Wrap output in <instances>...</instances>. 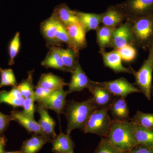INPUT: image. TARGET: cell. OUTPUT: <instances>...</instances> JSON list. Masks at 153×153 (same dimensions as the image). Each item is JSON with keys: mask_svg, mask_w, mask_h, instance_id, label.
<instances>
[{"mask_svg": "<svg viewBox=\"0 0 153 153\" xmlns=\"http://www.w3.org/2000/svg\"><path fill=\"white\" fill-rule=\"evenodd\" d=\"M97 109L91 97L83 102H67L64 114L67 121L66 134H70L74 129L83 131L92 113Z\"/></svg>", "mask_w": 153, "mask_h": 153, "instance_id": "6da1fadb", "label": "cell"}, {"mask_svg": "<svg viewBox=\"0 0 153 153\" xmlns=\"http://www.w3.org/2000/svg\"><path fill=\"white\" fill-rule=\"evenodd\" d=\"M135 129V124L131 120L120 121L112 120L111 127L106 138L117 147L128 152L137 146Z\"/></svg>", "mask_w": 153, "mask_h": 153, "instance_id": "7a4b0ae2", "label": "cell"}, {"mask_svg": "<svg viewBox=\"0 0 153 153\" xmlns=\"http://www.w3.org/2000/svg\"><path fill=\"white\" fill-rule=\"evenodd\" d=\"M131 22L134 44L143 49H149L153 42V15Z\"/></svg>", "mask_w": 153, "mask_h": 153, "instance_id": "3957f363", "label": "cell"}, {"mask_svg": "<svg viewBox=\"0 0 153 153\" xmlns=\"http://www.w3.org/2000/svg\"><path fill=\"white\" fill-rule=\"evenodd\" d=\"M108 108L96 109L88 120L83 132L106 138L111 127L112 120L108 114Z\"/></svg>", "mask_w": 153, "mask_h": 153, "instance_id": "277c9868", "label": "cell"}, {"mask_svg": "<svg viewBox=\"0 0 153 153\" xmlns=\"http://www.w3.org/2000/svg\"><path fill=\"white\" fill-rule=\"evenodd\" d=\"M153 71V55L149 51V56L137 71L134 70L135 84L139 88L148 100L151 99Z\"/></svg>", "mask_w": 153, "mask_h": 153, "instance_id": "5b68a950", "label": "cell"}, {"mask_svg": "<svg viewBox=\"0 0 153 153\" xmlns=\"http://www.w3.org/2000/svg\"><path fill=\"white\" fill-rule=\"evenodd\" d=\"M117 7L130 22L153 15V0H127Z\"/></svg>", "mask_w": 153, "mask_h": 153, "instance_id": "8992f818", "label": "cell"}, {"mask_svg": "<svg viewBox=\"0 0 153 153\" xmlns=\"http://www.w3.org/2000/svg\"><path fill=\"white\" fill-rule=\"evenodd\" d=\"M97 82L115 96L126 98L131 94L141 93L139 88L129 82L124 77L111 81Z\"/></svg>", "mask_w": 153, "mask_h": 153, "instance_id": "52a82bcc", "label": "cell"}, {"mask_svg": "<svg viewBox=\"0 0 153 153\" xmlns=\"http://www.w3.org/2000/svg\"><path fill=\"white\" fill-rule=\"evenodd\" d=\"M88 89L92 94L91 98L97 109H108L116 97L97 82L91 81Z\"/></svg>", "mask_w": 153, "mask_h": 153, "instance_id": "ba28073f", "label": "cell"}, {"mask_svg": "<svg viewBox=\"0 0 153 153\" xmlns=\"http://www.w3.org/2000/svg\"><path fill=\"white\" fill-rule=\"evenodd\" d=\"M132 44V25L131 22L127 21L114 30L110 47L118 49L128 44Z\"/></svg>", "mask_w": 153, "mask_h": 153, "instance_id": "9c48e42d", "label": "cell"}, {"mask_svg": "<svg viewBox=\"0 0 153 153\" xmlns=\"http://www.w3.org/2000/svg\"><path fill=\"white\" fill-rule=\"evenodd\" d=\"M68 94L67 91H64L63 88L54 90L47 98L38 104L47 109L54 111L59 116L64 113L67 103L66 96Z\"/></svg>", "mask_w": 153, "mask_h": 153, "instance_id": "30bf717a", "label": "cell"}, {"mask_svg": "<svg viewBox=\"0 0 153 153\" xmlns=\"http://www.w3.org/2000/svg\"><path fill=\"white\" fill-rule=\"evenodd\" d=\"M71 81L68 85V94L74 92H80L88 88L91 82L78 63L71 72Z\"/></svg>", "mask_w": 153, "mask_h": 153, "instance_id": "8fae6325", "label": "cell"}, {"mask_svg": "<svg viewBox=\"0 0 153 153\" xmlns=\"http://www.w3.org/2000/svg\"><path fill=\"white\" fill-rule=\"evenodd\" d=\"M105 66L112 69L116 73H127L132 74L134 69L124 67L122 63V59L117 50L114 49L110 52L101 50Z\"/></svg>", "mask_w": 153, "mask_h": 153, "instance_id": "7c38bea8", "label": "cell"}, {"mask_svg": "<svg viewBox=\"0 0 153 153\" xmlns=\"http://www.w3.org/2000/svg\"><path fill=\"white\" fill-rule=\"evenodd\" d=\"M10 115L13 118V120L16 121L24 127L28 132L46 135L42 131L39 123L34 118L25 114L22 111L14 110L11 111Z\"/></svg>", "mask_w": 153, "mask_h": 153, "instance_id": "4fadbf2b", "label": "cell"}, {"mask_svg": "<svg viewBox=\"0 0 153 153\" xmlns=\"http://www.w3.org/2000/svg\"><path fill=\"white\" fill-rule=\"evenodd\" d=\"M113 120L127 121L131 120L128 105L125 98L116 97L108 108Z\"/></svg>", "mask_w": 153, "mask_h": 153, "instance_id": "5bb4252c", "label": "cell"}, {"mask_svg": "<svg viewBox=\"0 0 153 153\" xmlns=\"http://www.w3.org/2000/svg\"><path fill=\"white\" fill-rule=\"evenodd\" d=\"M36 110L40 115V118L38 121L42 131L45 135L52 139L57 135L55 131L56 122L50 115L47 108L40 105H36Z\"/></svg>", "mask_w": 153, "mask_h": 153, "instance_id": "9a60e30c", "label": "cell"}, {"mask_svg": "<svg viewBox=\"0 0 153 153\" xmlns=\"http://www.w3.org/2000/svg\"><path fill=\"white\" fill-rule=\"evenodd\" d=\"M52 16L65 27L75 23H80L75 11L72 10L64 4L57 5L54 9Z\"/></svg>", "mask_w": 153, "mask_h": 153, "instance_id": "2e32d148", "label": "cell"}, {"mask_svg": "<svg viewBox=\"0 0 153 153\" xmlns=\"http://www.w3.org/2000/svg\"><path fill=\"white\" fill-rule=\"evenodd\" d=\"M57 30V20L52 16L41 24V33L50 46L58 47L60 45L56 38Z\"/></svg>", "mask_w": 153, "mask_h": 153, "instance_id": "e0dca14e", "label": "cell"}, {"mask_svg": "<svg viewBox=\"0 0 153 153\" xmlns=\"http://www.w3.org/2000/svg\"><path fill=\"white\" fill-rule=\"evenodd\" d=\"M70 39L76 49L84 48L86 45V30L80 23H75L66 26Z\"/></svg>", "mask_w": 153, "mask_h": 153, "instance_id": "ac0fdd59", "label": "cell"}, {"mask_svg": "<svg viewBox=\"0 0 153 153\" xmlns=\"http://www.w3.org/2000/svg\"><path fill=\"white\" fill-rule=\"evenodd\" d=\"M52 139L46 135L33 134L30 138L23 143L21 148L22 153H37L47 143Z\"/></svg>", "mask_w": 153, "mask_h": 153, "instance_id": "d6986e66", "label": "cell"}, {"mask_svg": "<svg viewBox=\"0 0 153 153\" xmlns=\"http://www.w3.org/2000/svg\"><path fill=\"white\" fill-rule=\"evenodd\" d=\"M52 152L55 153H69L74 152V143L70 135L62 132L52 140Z\"/></svg>", "mask_w": 153, "mask_h": 153, "instance_id": "ffe728a7", "label": "cell"}, {"mask_svg": "<svg viewBox=\"0 0 153 153\" xmlns=\"http://www.w3.org/2000/svg\"><path fill=\"white\" fill-rule=\"evenodd\" d=\"M68 84L60 76L49 72L41 74L37 86L53 91L62 89Z\"/></svg>", "mask_w": 153, "mask_h": 153, "instance_id": "44dd1931", "label": "cell"}, {"mask_svg": "<svg viewBox=\"0 0 153 153\" xmlns=\"http://www.w3.org/2000/svg\"><path fill=\"white\" fill-rule=\"evenodd\" d=\"M41 65L46 68H52L68 72L63 65L57 46H50L47 56L41 63Z\"/></svg>", "mask_w": 153, "mask_h": 153, "instance_id": "7402d4cb", "label": "cell"}, {"mask_svg": "<svg viewBox=\"0 0 153 153\" xmlns=\"http://www.w3.org/2000/svg\"><path fill=\"white\" fill-rule=\"evenodd\" d=\"M126 18L123 13L118 8L110 7L102 14L101 23L103 26L116 28Z\"/></svg>", "mask_w": 153, "mask_h": 153, "instance_id": "603a6c76", "label": "cell"}, {"mask_svg": "<svg viewBox=\"0 0 153 153\" xmlns=\"http://www.w3.org/2000/svg\"><path fill=\"white\" fill-rule=\"evenodd\" d=\"M79 22L86 32L96 30L101 23L102 14L90 13L75 11Z\"/></svg>", "mask_w": 153, "mask_h": 153, "instance_id": "cb8c5ba5", "label": "cell"}, {"mask_svg": "<svg viewBox=\"0 0 153 153\" xmlns=\"http://www.w3.org/2000/svg\"><path fill=\"white\" fill-rule=\"evenodd\" d=\"M57 49L63 65L67 71L71 73L78 63L77 60L78 53L69 48L63 49L57 47Z\"/></svg>", "mask_w": 153, "mask_h": 153, "instance_id": "d4e9b609", "label": "cell"}, {"mask_svg": "<svg viewBox=\"0 0 153 153\" xmlns=\"http://www.w3.org/2000/svg\"><path fill=\"white\" fill-rule=\"evenodd\" d=\"M135 137L137 145L153 147V129L145 128L135 124Z\"/></svg>", "mask_w": 153, "mask_h": 153, "instance_id": "484cf974", "label": "cell"}, {"mask_svg": "<svg viewBox=\"0 0 153 153\" xmlns=\"http://www.w3.org/2000/svg\"><path fill=\"white\" fill-rule=\"evenodd\" d=\"M115 29V28L103 25L97 29V43L101 50H104L105 48L110 46L113 33Z\"/></svg>", "mask_w": 153, "mask_h": 153, "instance_id": "4316f807", "label": "cell"}, {"mask_svg": "<svg viewBox=\"0 0 153 153\" xmlns=\"http://www.w3.org/2000/svg\"><path fill=\"white\" fill-rule=\"evenodd\" d=\"M34 70L28 73L27 78L22 80L17 85L20 92L24 98L33 96L34 94V86L33 83V74Z\"/></svg>", "mask_w": 153, "mask_h": 153, "instance_id": "83f0119b", "label": "cell"}, {"mask_svg": "<svg viewBox=\"0 0 153 153\" xmlns=\"http://www.w3.org/2000/svg\"><path fill=\"white\" fill-rule=\"evenodd\" d=\"M131 120L137 125L153 129V113L137 111Z\"/></svg>", "mask_w": 153, "mask_h": 153, "instance_id": "f1b7e54d", "label": "cell"}, {"mask_svg": "<svg viewBox=\"0 0 153 153\" xmlns=\"http://www.w3.org/2000/svg\"><path fill=\"white\" fill-rule=\"evenodd\" d=\"M56 38L59 44L65 43L68 45V48L73 49L75 52L78 53L79 50L76 49L70 39L66 27L58 21H57Z\"/></svg>", "mask_w": 153, "mask_h": 153, "instance_id": "f546056e", "label": "cell"}, {"mask_svg": "<svg viewBox=\"0 0 153 153\" xmlns=\"http://www.w3.org/2000/svg\"><path fill=\"white\" fill-rule=\"evenodd\" d=\"M117 147L105 137L102 138L94 153H128Z\"/></svg>", "mask_w": 153, "mask_h": 153, "instance_id": "4dcf8cb0", "label": "cell"}, {"mask_svg": "<svg viewBox=\"0 0 153 153\" xmlns=\"http://www.w3.org/2000/svg\"><path fill=\"white\" fill-rule=\"evenodd\" d=\"M0 88L7 86L13 87L18 85L13 71L12 69H3L0 67Z\"/></svg>", "mask_w": 153, "mask_h": 153, "instance_id": "1f68e13d", "label": "cell"}, {"mask_svg": "<svg viewBox=\"0 0 153 153\" xmlns=\"http://www.w3.org/2000/svg\"><path fill=\"white\" fill-rule=\"evenodd\" d=\"M21 48L20 33L17 32L12 39L9 45L8 52L9 57V65L12 66L14 64V60L19 54Z\"/></svg>", "mask_w": 153, "mask_h": 153, "instance_id": "d6a6232c", "label": "cell"}, {"mask_svg": "<svg viewBox=\"0 0 153 153\" xmlns=\"http://www.w3.org/2000/svg\"><path fill=\"white\" fill-rule=\"evenodd\" d=\"M122 60L125 62H131L137 56V50L132 44H128L120 49H116Z\"/></svg>", "mask_w": 153, "mask_h": 153, "instance_id": "836d02e7", "label": "cell"}, {"mask_svg": "<svg viewBox=\"0 0 153 153\" xmlns=\"http://www.w3.org/2000/svg\"><path fill=\"white\" fill-rule=\"evenodd\" d=\"M25 98L18 99L12 96L9 93V91L3 90L0 92V104L5 103L10 105L14 108L23 107Z\"/></svg>", "mask_w": 153, "mask_h": 153, "instance_id": "e575fe53", "label": "cell"}, {"mask_svg": "<svg viewBox=\"0 0 153 153\" xmlns=\"http://www.w3.org/2000/svg\"><path fill=\"white\" fill-rule=\"evenodd\" d=\"M35 100L34 95L27 98H25L23 102L24 109L22 112L30 117L34 118V114L36 112V106L34 105Z\"/></svg>", "mask_w": 153, "mask_h": 153, "instance_id": "d590c367", "label": "cell"}, {"mask_svg": "<svg viewBox=\"0 0 153 153\" xmlns=\"http://www.w3.org/2000/svg\"><path fill=\"white\" fill-rule=\"evenodd\" d=\"M52 91L53 90H49L36 85L35 87L34 94L36 101H37L38 103L44 100L50 95Z\"/></svg>", "mask_w": 153, "mask_h": 153, "instance_id": "8d00e7d4", "label": "cell"}, {"mask_svg": "<svg viewBox=\"0 0 153 153\" xmlns=\"http://www.w3.org/2000/svg\"><path fill=\"white\" fill-rule=\"evenodd\" d=\"M12 120L13 118L11 115L4 114L0 111V134L7 129Z\"/></svg>", "mask_w": 153, "mask_h": 153, "instance_id": "74e56055", "label": "cell"}, {"mask_svg": "<svg viewBox=\"0 0 153 153\" xmlns=\"http://www.w3.org/2000/svg\"><path fill=\"white\" fill-rule=\"evenodd\" d=\"M128 153H153V147L143 145H137Z\"/></svg>", "mask_w": 153, "mask_h": 153, "instance_id": "f35d334b", "label": "cell"}, {"mask_svg": "<svg viewBox=\"0 0 153 153\" xmlns=\"http://www.w3.org/2000/svg\"><path fill=\"white\" fill-rule=\"evenodd\" d=\"M6 139L4 137L0 140V153H4V147L6 146Z\"/></svg>", "mask_w": 153, "mask_h": 153, "instance_id": "ab89813d", "label": "cell"}, {"mask_svg": "<svg viewBox=\"0 0 153 153\" xmlns=\"http://www.w3.org/2000/svg\"><path fill=\"white\" fill-rule=\"evenodd\" d=\"M4 153H22L21 151H14V152H5Z\"/></svg>", "mask_w": 153, "mask_h": 153, "instance_id": "60d3db41", "label": "cell"}, {"mask_svg": "<svg viewBox=\"0 0 153 153\" xmlns=\"http://www.w3.org/2000/svg\"><path fill=\"white\" fill-rule=\"evenodd\" d=\"M149 49V51H151L153 55V42L152 44V46H151V47H150Z\"/></svg>", "mask_w": 153, "mask_h": 153, "instance_id": "b9f144b4", "label": "cell"}, {"mask_svg": "<svg viewBox=\"0 0 153 153\" xmlns=\"http://www.w3.org/2000/svg\"><path fill=\"white\" fill-rule=\"evenodd\" d=\"M3 137H3V136H1L0 135V140H1L3 138Z\"/></svg>", "mask_w": 153, "mask_h": 153, "instance_id": "7bdbcfd3", "label": "cell"}, {"mask_svg": "<svg viewBox=\"0 0 153 153\" xmlns=\"http://www.w3.org/2000/svg\"><path fill=\"white\" fill-rule=\"evenodd\" d=\"M69 153H74V152H73Z\"/></svg>", "mask_w": 153, "mask_h": 153, "instance_id": "ee69618b", "label": "cell"}]
</instances>
